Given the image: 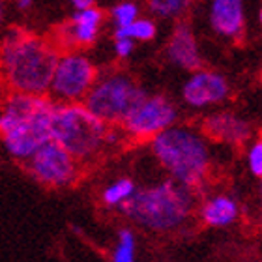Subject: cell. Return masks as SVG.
<instances>
[{
	"mask_svg": "<svg viewBox=\"0 0 262 262\" xmlns=\"http://www.w3.org/2000/svg\"><path fill=\"white\" fill-rule=\"evenodd\" d=\"M60 51L53 41L21 27L0 38V70L11 92L47 96Z\"/></svg>",
	"mask_w": 262,
	"mask_h": 262,
	"instance_id": "obj_1",
	"label": "cell"
},
{
	"mask_svg": "<svg viewBox=\"0 0 262 262\" xmlns=\"http://www.w3.org/2000/svg\"><path fill=\"white\" fill-rule=\"evenodd\" d=\"M53 109L49 96L10 92L0 101V139L11 158L25 163L49 141Z\"/></svg>",
	"mask_w": 262,
	"mask_h": 262,
	"instance_id": "obj_2",
	"label": "cell"
},
{
	"mask_svg": "<svg viewBox=\"0 0 262 262\" xmlns=\"http://www.w3.org/2000/svg\"><path fill=\"white\" fill-rule=\"evenodd\" d=\"M122 213L139 227L154 232H172L187 223L195 210L193 189L172 178L154 186L137 187L120 206Z\"/></svg>",
	"mask_w": 262,
	"mask_h": 262,
	"instance_id": "obj_3",
	"label": "cell"
},
{
	"mask_svg": "<svg viewBox=\"0 0 262 262\" xmlns=\"http://www.w3.org/2000/svg\"><path fill=\"white\" fill-rule=\"evenodd\" d=\"M152 154L167 174L195 191L210 178L212 156L206 137L187 126H170L150 139Z\"/></svg>",
	"mask_w": 262,
	"mask_h": 262,
	"instance_id": "obj_4",
	"label": "cell"
},
{
	"mask_svg": "<svg viewBox=\"0 0 262 262\" xmlns=\"http://www.w3.org/2000/svg\"><path fill=\"white\" fill-rule=\"evenodd\" d=\"M109 129L84 103H56L51 115V139L79 163H90L109 146Z\"/></svg>",
	"mask_w": 262,
	"mask_h": 262,
	"instance_id": "obj_5",
	"label": "cell"
},
{
	"mask_svg": "<svg viewBox=\"0 0 262 262\" xmlns=\"http://www.w3.org/2000/svg\"><path fill=\"white\" fill-rule=\"evenodd\" d=\"M146 96L148 92L129 73L109 71L98 75L82 103L107 126L118 127Z\"/></svg>",
	"mask_w": 262,
	"mask_h": 262,
	"instance_id": "obj_6",
	"label": "cell"
},
{
	"mask_svg": "<svg viewBox=\"0 0 262 262\" xmlns=\"http://www.w3.org/2000/svg\"><path fill=\"white\" fill-rule=\"evenodd\" d=\"M98 75V66L90 56L81 51H66L58 55L47 94L56 103H82Z\"/></svg>",
	"mask_w": 262,
	"mask_h": 262,
	"instance_id": "obj_7",
	"label": "cell"
},
{
	"mask_svg": "<svg viewBox=\"0 0 262 262\" xmlns=\"http://www.w3.org/2000/svg\"><path fill=\"white\" fill-rule=\"evenodd\" d=\"M25 165L34 180L45 187H53V189H60V187L75 184L81 174V170H79L81 163L53 139L43 142L25 161Z\"/></svg>",
	"mask_w": 262,
	"mask_h": 262,
	"instance_id": "obj_8",
	"label": "cell"
},
{
	"mask_svg": "<svg viewBox=\"0 0 262 262\" xmlns=\"http://www.w3.org/2000/svg\"><path fill=\"white\" fill-rule=\"evenodd\" d=\"M178 120V109L174 101L163 94H148L129 116L122 122V129L127 137L137 141H150L154 137L174 126Z\"/></svg>",
	"mask_w": 262,
	"mask_h": 262,
	"instance_id": "obj_9",
	"label": "cell"
},
{
	"mask_svg": "<svg viewBox=\"0 0 262 262\" xmlns=\"http://www.w3.org/2000/svg\"><path fill=\"white\" fill-rule=\"evenodd\" d=\"M103 23L105 13L103 10H99L98 6L75 10L70 19L58 27L53 43L58 49L62 47L66 51H79L92 47L98 41L99 34H101Z\"/></svg>",
	"mask_w": 262,
	"mask_h": 262,
	"instance_id": "obj_10",
	"label": "cell"
},
{
	"mask_svg": "<svg viewBox=\"0 0 262 262\" xmlns=\"http://www.w3.org/2000/svg\"><path fill=\"white\" fill-rule=\"evenodd\" d=\"M230 92L232 86L223 73L199 68L191 71L187 81L184 82L182 99L193 109H208L225 103L230 98Z\"/></svg>",
	"mask_w": 262,
	"mask_h": 262,
	"instance_id": "obj_11",
	"label": "cell"
},
{
	"mask_svg": "<svg viewBox=\"0 0 262 262\" xmlns=\"http://www.w3.org/2000/svg\"><path fill=\"white\" fill-rule=\"evenodd\" d=\"M208 25L219 38L244 39L247 30L246 0H208Z\"/></svg>",
	"mask_w": 262,
	"mask_h": 262,
	"instance_id": "obj_12",
	"label": "cell"
},
{
	"mask_svg": "<svg viewBox=\"0 0 262 262\" xmlns=\"http://www.w3.org/2000/svg\"><path fill=\"white\" fill-rule=\"evenodd\" d=\"M165 56L172 66L189 73L202 68V53L196 41L195 30L184 19L176 21L165 47Z\"/></svg>",
	"mask_w": 262,
	"mask_h": 262,
	"instance_id": "obj_13",
	"label": "cell"
},
{
	"mask_svg": "<svg viewBox=\"0 0 262 262\" xmlns=\"http://www.w3.org/2000/svg\"><path fill=\"white\" fill-rule=\"evenodd\" d=\"M202 135L230 146H242L251 139L253 126L251 122L236 113L217 111L202 120Z\"/></svg>",
	"mask_w": 262,
	"mask_h": 262,
	"instance_id": "obj_14",
	"label": "cell"
},
{
	"mask_svg": "<svg viewBox=\"0 0 262 262\" xmlns=\"http://www.w3.org/2000/svg\"><path fill=\"white\" fill-rule=\"evenodd\" d=\"M240 217V204L230 195H213L202 202L201 219L208 227L225 229L234 225Z\"/></svg>",
	"mask_w": 262,
	"mask_h": 262,
	"instance_id": "obj_15",
	"label": "cell"
},
{
	"mask_svg": "<svg viewBox=\"0 0 262 262\" xmlns=\"http://www.w3.org/2000/svg\"><path fill=\"white\" fill-rule=\"evenodd\" d=\"M195 0H146L150 15L163 21H180L191 10Z\"/></svg>",
	"mask_w": 262,
	"mask_h": 262,
	"instance_id": "obj_16",
	"label": "cell"
},
{
	"mask_svg": "<svg viewBox=\"0 0 262 262\" xmlns=\"http://www.w3.org/2000/svg\"><path fill=\"white\" fill-rule=\"evenodd\" d=\"M115 38H129L133 41H142V43H146V41H152L156 36H158V23L156 19L152 17H139L135 21L127 25V27H122V28H115Z\"/></svg>",
	"mask_w": 262,
	"mask_h": 262,
	"instance_id": "obj_17",
	"label": "cell"
},
{
	"mask_svg": "<svg viewBox=\"0 0 262 262\" xmlns=\"http://www.w3.org/2000/svg\"><path fill=\"white\" fill-rule=\"evenodd\" d=\"M137 189V184L127 176H122L118 180L111 182L101 191V202L107 208H120Z\"/></svg>",
	"mask_w": 262,
	"mask_h": 262,
	"instance_id": "obj_18",
	"label": "cell"
},
{
	"mask_svg": "<svg viewBox=\"0 0 262 262\" xmlns=\"http://www.w3.org/2000/svg\"><path fill=\"white\" fill-rule=\"evenodd\" d=\"M111 23L115 28L127 27L131 23L141 17V4L137 0H120L111 8Z\"/></svg>",
	"mask_w": 262,
	"mask_h": 262,
	"instance_id": "obj_19",
	"label": "cell"
},
{
	"mask_svg": "<svg viewBox=\"0 0 262 262\" xmlns=\"http://www.w3.org/2000/svg\"><path fill=\"white\" fill-rule=\"evenodd\" d=\"M137 238L131 229H120L113 249V262H135Z\"/></svg>",
	"mask_w": 262,
	"mask_h": 262,
	"instance_id": "obj_20",
	"label": "cell"
},
{
	"mask_svg": "<svg viewBox=\"0 0 262 262\" xmlns=\"http://www.w3.org/2000/svg\"><path fill=\"white\" fill-rule=\"evenodd\" d=\"M247 167L253 176L257 178L262 176V141L251 142V146L247 150Z\"/></svg>",
	"mask_w": 262,
	"mask_h": 262,
	"instance_id": "obj_21",
	"label": "cell"
},
{
	"mask_svg": "<svg viewBox=\"0 0 262 262\" xmlns=\"http://www.w3.org/2000/svg\"><path fill=\"white\" fill-rule=\"evenodd\" d=\"M113 49H115L116 58L126 60V58H129V56L133 55V51H135V41L129 38H115Z\"/></svg>",
	"mask_w": 262,
	"mask_h": 262,
	"instance_id": "obj_22",
	"label": "cell"
},
{
	"mask_svg": "<svg viewBox=\"0 0 262 262\" xmlns=\"http://www.w3.org/2000/svg\"><path fill=\"white\" fill-rule=\"evenodd\" d=\"M73 10H82V8H90V6H96L98 0H68Z\"/></svg>",
	"mask_w": 262,
	"mask_h": 262,
	"instance_id": "obj_23",
	"label": "cell"
},
{
	"mask_svg": "<svg viewBox=\"0 0 262 262\" xmlns=\"http://www.w3.org/2000/svg\"><path fill=\"white\" fill-rule=\"evenodd\" d=\"M13 2H15V8L19 11H28L36 4V0H13Z\"/></svg>",
	"mask_w": 262,
	"mask_h": 262,
	"instance_id": "obj_24",
	"label": "cell"
},
{
	"mask_svg": "<svg viewBox=\"0 0 262 262\" xmlns=\"http://www.w3.org/2000/svg\"><path fill=\"white\" fill-rule=\"evenodd\" d=\"M6 17H8V0H0V28L6 23Z\"/></svg>",
	"mask_w": 262,
	"mask_h": 262,
	"instance_id": "obj_25",
	"label": "cell"
}]
</instances>
